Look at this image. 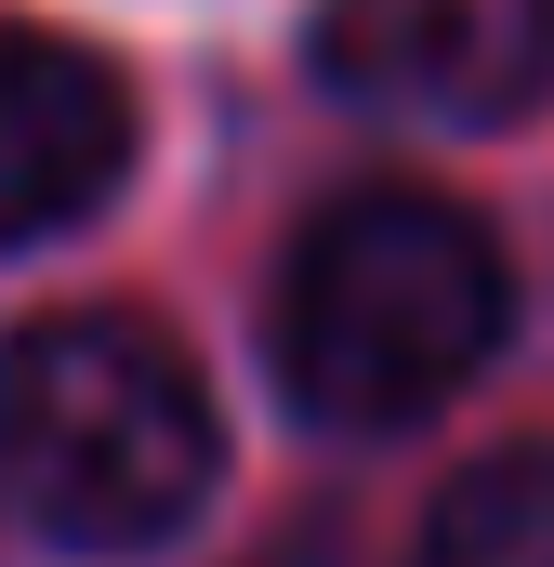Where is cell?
Here are the masks:
<instances>
[{"mask_svg": "<svg viewBox=\"0 0 554 567\" xmlns=\"http://www.w3.org/2000/svg\"><path fill=\"white\" fill-rule=\"evenodd\" d=\"M502 330H515L502 238L435 185H357L290 238L265 357L304 423L383 435V423H422L435 396H462L502 357Z\"/></svg>", "mask_w": 554, "mask_h": 567, "instance_id": "cell-1", "label": "cell"}, {"mask_svg": "<svg viewBox=\"0 0 554 567\" xmlns=\"http://www.w3.org/2000/svg\"><path fill=\"white\" fill-rule=\"evenodd\" d=\"M0 488L80 555L172 542L212 488V396L185 343L120 303L13 330L0 343Z\"/></svg>", "mask_w": 554, "mask_h": 567, "instance_id": "cell-2", "label": "cell"}, {"mask_svg": "<svg viewBox=\"0 0 554 567\" xmlns=\"http://www.w3.org/2000/svg\"><path fill=\"white\" fill-rule=\"evenodd\" d=\"M317 66L397 120H515L554 93V0H330Z\"/></svg>", "mask_w": 554, "mask_h": 567, "instance_id": "cell-3", "label": "cell"}, {"mask_svg": "<svg viewBox=\"0 0 554 567\" xmlns=\"http://www.w3.org/2000/svg\"><path fill=\"white\" fill-rule=\"evenodd\" d=\"M133 172V93L106 53L0 13V251L80 225Z\"/></svg>", "mask_w": 554, "mask_h": 567, "instance_id": "cell-4", "label": "cell"}, {"mask_svg": "<svg viewBox=\"0 0 554 567\" xmlns=\"http://www.w3.org/2000/svg\"><path fill=\"white\" fill-rule=\"evenodd\" d=\"M422 567H554V449H489L422 515Z\"/></svg>", "mask_w": 554, "mask_h": 567, "instance_id": "cell-5", "label": "cell"}]
</instances>
